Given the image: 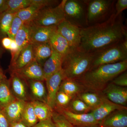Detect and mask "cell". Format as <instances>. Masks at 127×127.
Instances as JSON below:
<instances>
[{
	"label": "cell",
	"mask_w": 127,
	"mask_h": 127,
	"mask_svg": "<svg viewBox=\"0 0 127 127\" xmlns=\"http://www.w3.org/2000/svg\"><path fill=\"white\" fill-rule=\"evenodd\" d=\"M81 35L79 48L89 53L124 40L127 32L122 14L116 16L114 13L104 22L82 28Z\"/></svg>",
	"instance_id": "6da1fadb"
},
{
	"label": "cell",
	"mask_w": 127,
	"mask_h": 127,
	"mask_svg": "<svg viewBox=\"0 0 127 127\" xmlns=\"http://www.w3.org/2000/svg\"><path fill=\"white\" fill-rule=\"evenodd\" d=\"M127 69V60L102 65L89 70L76 81L82 84L86 91L101 93L108 84Z\"/></svg>",
	"instance_id": "7a4b0ae2"
},
{
	"label": "cell",
	"mask_w": 127,
	"mask_h": 127,
	"mask_svg": "<svg viewBox=\"0 0 127 127\" xmlns=\"http://www.w3.org/2000/svg\"><path fill=\"white\" fill-rule=\"evenodd\" d=\"M93 59L92 53L79 48L73 49L63 58L62 68L65 78L77 81L90 70Z\"/></svg>",
	"instance_id": "3957f363"
},
{
	"label": "cell",
	"mask_w": 127,
	"mask_h": 127,
	"mask_svg": "<svg viewBox=\"0 0 127 127\" xmlns=\"http://www.w3.org/2000/svg\"><path fill=\"white\" fill-rule=\"evenodd\" d=\"M92 54L93 59L90 70L102 65L127 60V39L102 48Z\"/></svg>",
	"instance_id": "277c9868"
},
{
	"label": "cell",
	"mask_w": 127,
	"mask_h": 127,
	"mask_svg": "<svg viewBox=\"0 0 127 127\" xmlns=\"http://www.w3.org/2000/svg\"><path fill=\"white\" fill-rule=\"evenodd\" d=\"M87 4V21L88 26L102 23L115 13L116 0H86Z\"/></svg>",
	"instance_id": "5b68a950"
},
{
	"label": "cell",
	"mask_w": 127,
	"mask_h": 127,
	"mask_svg": "<svg viewBox=\"0 0 127 127\" xmlns=\"http://www.w3.org/2000/svg\"><path fill=\"white\" fill-rule=\"evenodd\" d=\"M66 21L79 28L88 27L86 0H66L64 7Z\"/></svg>",
	"instance_id": "8992f818"
},
{
	"label": "cell",
	"mask_w": 127,
	"mask_h": 127,
	"mask_svg": "<svg viewBox=\"0 0 127 127\" xmlns=\"http://www.w3.org/2000/svg\"><path fill=\"white\" fill-rule=\"evenodd\" d=\"M66 0H62L56 6L41 9L32 22L39 26H57L65 20L64 7Z\"/></svg>",
	"instance_id": "52a82bcc"
},
{
	"label": "cell",
	"mask_w": 127,
	"mask_h": 127,
	"mask_svg": "<svg viewBox=\"0 0 127 127\" xmlns=\"http://www.w3.org/2000/svg\"><path fill=\"white\" fill-rule=\"evenodd\" d=\"M53 110L60 113L74 127H100L91 112L88 113H74L66 108H56Z\"/></svg>",
	"instance_id": "ba28073f"
},
{
	"label": "cell",
	"mask_w": 127,
	"mask_h": 127,
	"mask_svg": "<svg viewBox=\"0 0 127 127\" xmlns=\"http://www.w3.org/2000/svg\"><path fill=\"white\" fill-rule=\"evenodd\" d=\"M65 78L62 68L48 77L45 80L47 98V104L53 110L56 105V98L62 81Z\"/></svg>",
	"instance_id": "9c48e42d"
},
{
	"label": "cell",
	"mask_w": 127,
	"mask_h": 127,
	"mask_svg": "<svg viewBox=\"0 0 127 127\" xmlns=\"http://www.w3.org/2000/svg\"><path fill=\"white\" fill-rule=\"evenodd\" d=\"M57 32L68 42L72 49L78 48L81 42V28L65 20L57 27Z\"/></svg>",
	"instance_id": "30bf717a"
},
{
	"label": "cell",
	"mask_w": 127,
	"mask_h": 127,
	"mask_svg": "<svg viewBox=\"0 0 127 127\" xmlns=\"http://www.w3.org/2000/svg\"><path fill=\"white\" fill-rule=\"evenodd\" d=\"M10 87L14 96L26 102L31 101L27 80L14 72H10Z\"/></svg>",
	"instance_id": "8fae6325"
},
{
	"label": "cell",
	"mask_w": 127,
	"mask_h": 127,
	"mask_svg": "<svg viewBox=\"0 0 127 127\" xmlns=\"http://www.w3.org/2000/svg\"><path fill=\"white\" fill-rule=\"evenodd\" d=\"M101 93L112 102L127 107V87L119 86L111 82L107 85Z\"/></svg>",
	"instance_id": "7c38bea8"
},
{
	"label": "cell",
	"mask_w": 127,
	"mask_h": 127,
	"mask_svg": "<svg viewBox=\"0 0 127 127\" xmlns=\"http://www.w3.org/2000/svg\"><path fill=\"white\" fill-rule=\"evenodd\" d=\"M10 72H15L26 80L45 81L42 66L35 59L23 68Z\"/></svg>",
	"instance_id": "4fadbf2b"
},
{
	"label": "cell",
	"mask_w": 127,
	"mask_h": 127,
	"mask_svg": "<svg viewBox=\"0 0 127 127\" xmlns=\"http://www.w3.org/2000/svg\"><path fill=\"white\" fill-rule=\"evenodd\" d=\"M126 108L127 107L112 102L103 95L101 102L97 107L92 110L91 112L96 121L100 124L104 119L114 111Z\"/></svg>",
	"instance_id": "5bb4252c"
},
{
	"label": "cell",
	"mask_w": 127,
	"mask_h": 127,
	"mask_svg": "<svg viewBox=\"0 0 127 127\" xmlns=\"http://www.w3.org/2000/svg\"><path fill=\"white\" fill-rule=\"evenodd\" d=\"M27 102L16 98L2 108L10 124L21 122L22 116Z\"/></svg>",
	"instance_id": "9a60e30c"
},
{
	"label": "cell",
	"mask_w": 127,
	"mask_h": 127,
	"mask_svg": "<svg viewBox=\"0 0 127 127\" xmlns=\"http://www.w3.org/2000/svg\"><path fill=\"white\" fill-rule=\"evenodd\" d=\"M100 127H127V108L117 110L100 123Z\"/></svg>",
	"instance_id": "2e32d148"
},
{
	"label": "cell",
	"mask_w": 127,
	"mask_h": 127,
	"mask_svg": "<svg viewBox=\"0 0 127 127\" xmlns=\"http://www.w3.org/2000/svg\"><path fill=\"white\" fill-rule=\"evenodd\" d=\"M32 100L47 102V94L45 81L27 80Z\"/></svg>",
	"instance_id": "e0dca14e"
},
{
	"label": "cell",
	"mask_w": 127,
	"mask_h": 127,
	"mask_svg": "<svg viewBox=\"0 0 127 127\" xmlns=\"http://www.w3.org/2000/svg\"><path fill=\"white\" fill-rule=\"evenodd\" d=\"M31 25L32 44L49 42L51 35L57 29L56 26H39L34 25L32 22Z\"/></svg>",
	"instance_id": "ac0fdd59"
},
{
	"label": "cell",
	"mask_w": 127,
	"mask_h": 127,
	"mask_svg": "<svg viewBox=\"0 0 127 127\" xmlns=\"http://www.w3.org/2000/svg\"><path fill=\"white\" fill-rule=\"evenodd\" d=\"M52 48L51 55L42 65L45 80L62 68L63 57Z\"/></svg>",
	"instance_id": "d6986e66"
},
{
	"label": "cell",
	"mask_w": 127,
	"mask_h": 127,
	"mask_svg": "<svg viewBox=\"0 0 127 127\" xmlns=\"http://www.w3.org/2000/svg\"><path fill=\"white\" fill-rule=\"evenodd\" d=\"M49 42L55 51L63 57L73 50L67 41L57 31L53 32L50 37Z\"/></svg>",
	"instance_id": "ffe728a7"
},
{
	"label": "cell",
	"mask_w": 127,
	"mask_h": 127,
	"mask_svg": "<svg viewBox=\"0 0 127 127\" xmlns=\"http://www.w3.org/2000/svg\"><path fill=\"white\" fill-rule=\"evenodd\" d=\"M34 59L32 45L30 44L21 51L15 62L9 66V71L16 70L23 68Z\"/></svg>",
	"instance_id": "44dd1931"
},
{
	"label": "cell",
	"mask_w": 127,
	"mask_h": 127,
	"mask_svg": "<svg viewBox=\"0 0 127 127\" xmlns=\"http://www.w3.org/2000/svg\"><path fill=\"white\" fill-rule=\"evenodd\" d=\"M34 59L42 66L52 53V48L50 42L32 43Z\"/></svg>",
	"instance_id": "7402d4cb"
},
{
	"label": "cell",
	"mask_w": 127,
	"mask_h": 127,
	"mask_svg": "<svg viewBox=\"0 0 127 127\" xmlns=\"http://www.w3.org/2000/svg\"><path fill=\"white\" fill-rule=\"evenodd\" d=\"M59 91L63 92L73 98L86 91L83 86L78 82L66 78L62 81Z\"/></svg>",
	"instance_id": "603a6c76"
},
{
	"label": "cell",
	"mask_w": 127,
	"mask_h": 127,
	"mask_svg": "<svg viewBox=\"0 0 127 127\" xmlns=\"http://www.w3.org/2000/svg\"><path fill=\"white\" fill-rule=\"evenodd\" d=\"M31 34V22L29 23H24L16 35L14 39L18 46L19 54L21 51L25 48L30 44H32Z\"/></svg>",
	"instance_id": "cb8c5ba5"
},
{
	"label": "cell",
	"mask_w": 127,
	"mask_h": 127,
	"mask_svg": "<svg viewBox=\"0 0 127 127\" xmlns=\"http://www.w3.org/2000/svg\"><path fill=\"white\" fill-rule=\"evenodd\" d=\"M77 96L93 110L101 102L103 94L102 93L85 91Z\"/></svg>",
	"instance_id": "d4e9b609"
},
{
	"label": "cell",
	"mask_w": 127,
	"mask_h": 127,
	"mask_svg": "<svg viewBox=\"0 0 127 127\" xmlns=\"http://www.w3.org/2000/svg\"><path fill=\"white\" fill-rule=\"evenodd\" d=\"M16 99L12 92L9 79H4L0 83V107L5 106Z\"/></svg>",
	"instance_id": "484cf974"
},
{
	"label": "cell",
	"mask_w": 127,
	"mask_h": 127,
	"mask_svg": "<svg viewBox=\"0 0 127 127\" xmlns=\"http://www.w3.org/2000/svg\"><path fill=\"white\" fill-rule=\"evenodd\" d=\"M31 102L39 122L52 118L53 110L46 103L35 100Z\"/></svg>",
	"instance_id": "4316f807"
},
{
	"label": "cell",
	"mask_w": 127,
	"mask_h": 127,
	"mask_svg": "<svg viewBox=\"0 0 127 127\" xmlns=\"http://www.w3.org/2000/svg\"><path fill=\"white\" fill-rule=\"evenodd\" d=\"M21 122L27 127H32L39 122L31 101L27 102L25 105Z\"/></svg>",
	"instance_id": "83f0119b"
},
{
	"label": "cell",
	"mask_w": 127,
	"mask_h": 127,
	"mask_svg": "<svg viewBox=\"0 0 127 127\" xmlns=\"http://www.w3.org/2000/svg\"><path fill=\"white\" fill-rule=\"evenodd\" d=\"M41 8L35 5L31 4L29 6L22 9L15 13L23 23L31 22Z\"/></svg>",
	"instance_id": "f1b7e54d"
},
{
	"label": "cell",
	"mask_w": 127,
	"mask_h": 127,
	"mask_svg": "<svg viewBox=\"0 0 127 127\" xmlns=\"http://www.w3.org/2000/svg\"><path fill=\"white\" fill-rule=\"evenodd\" d=\"M15 14L2 12L0 14V40L7 37L10 26Z\"/></svg>",
	"instance_id": "f546056e"
},
{
	"label": "cell",
	"mask_w": 127,
	"mask_h": 127,
	"mask_svg": "<svg viewBox=\"0 0 127 127\" xmlns=\"http://www.w3.org/2000/svg\"><path fill=\"white\" fill-rule=\"evenodd\" d=\"M66 108L71 112L77 114L88 113L92 110L91 108L77 96L72 99Z\"/></svg>",
	"instance_id": "4dcf8cb0"
},
{
	"label": "cell",
	"mask_w": 127,
	"mask_h": 127,
	"mask_svg": "<svg viewBox=\"0 0 127 127\" xmlns=\"http://www.w3.org/2000/svg\"><path fill=\"white\" fill-rule=\"evenodd\" d=\"M31 0H7L6 12L15 14L22 9L29 6Z\"/></svg>",
	"instance_id": "1f68e13d"
},
{
	"label": "cell",
	"mask_w": 127,
	"mask_h": 127,
	"mask_svg": "<svg viewBox=\"0 0 127 127\" xmlns=\"http://www.w3.org/2000/svg\"><path fill=\"white\" fill-rule=\"evenodd\" d=\"M72 98L63 92L58 91L56 96L55 108H67Z\"/></svg>",
	"instance_id": "d6a6232c"
},
{
	"label": "cell",
	"mask_w": 127,
	"mask_h": 127,
	"mask_svg": "<svg viewBox=\"0 0 127 127\" xmlns=\"http://www.w3.org/2000/svg\"><path fill=\"white\" fill-rule=\"evenodd\" d=\"M24 23L18 16L15 15L12 21L7 36L14 40L16 35L23 26Z\"/></svg>",
	"instance_id": "836d02e7"
},
{
	"label": "cell",
	"mask_w": 127,
	"mask_h": 127,
	"mask_svg": "<svg viewBox=\"0 0 127 127\" xmlns=\"http://www.w3.org/2000/svg\"><path fill=\"white\" fill-rule=\"evenodd\" d=\"M52 119L57 127H73L62 114L55 110H53Z\"/></svg>",
	"instance_id": "e575fe53"
},
{
	"label": "cell",
	"mask_w": 127,
	"mask_h": 127,
	"mask_svg": "<svg viewBox=\"0 0 127 127\" xmlns=\"http://www.w3.org/2000/svg\"><path fill=\"white\" fill-rule=\"evenodd\" d=\"M61 2L56 0H31V4L35 5L43 9L45 7L56 6Z\"/></svg>",
	"instance_id": "d590c367"
},
{
	"label": "cell",
	"mask_w": 127,
	"mask_h": 127,
	"mask_svg": "<svg viewBox=\"0 0 127 127\" xmlns=\"http://www.w3.org/2000/svg\"><path fill=\"white\" fill-rule=\"evenodd\" d=\"M111 83L114 84L122 87H127V72H124L119 74L113 79Z\"/></svg>",
	"instance_id": "8d00e7d4"
},
{
	"label": "cell",
	"mask_w": 127,
	"mask_h": 127,
	"mask_svg": "<svg viewBox=\"0 0 127 127\" xmlns=\"http://www.w3.org/2000/svg\"><path fill=\"white\" fill-rule=\"evenodd\" d=\"M127 8V0H116L114 5L115 15L117 16L122 14L123 11Z\"/></svg>",
	"instance_id": "74e56055"
},
{
	"label": "cell",
	"mask_w": 127,
	"mask_h": 127,
	"mask_svg": "<svg viewBox=\"0 0 127 127\" xmlns=\"http://www.w3.org/2000/svg\"><path fill=\"white\" fill-rule=\"evenodd\" d=\"M32 127H57L53 122L52 119L38 122L35 126Z\"/></svg>",
	"instance_id": "f35d334b"
},
{
	"label": "cell",
	"mask_w": 127,
	"mask_h": 127,
	"mask_svg": "<svg viewBox=\"0 0 127 127\" xmlns=\"http://www.w3.org/2000/svg\"><path fill=\"white\" fill-rule=\"evenodd\" d=\"M10 124L0 107V127H10Z\"/></svg>",
	"instance_id": "ab89813d"
},
{
	"label": "cell",
	"mask_w": 127,
	"mask_h": 127,
	"mask_svg": "<svg viewBox=\"0 0 127 127\" xmlns=\"http://www.w3.org/2000/svg\"><path fill=\"white\" fill-rule=\"evenodd\" d=\"M12 39L9 38L8 36L4 37L1 40V45L5 50H9L11 45Z\"/></svg>",
	"instance_id": "60d3db41"
},
{
	"label": "cell",
	"mask_w": 127,
	"mask_h": 127,
	"mask_svg": "<svg viewBox=\"0 0 127 127\" xmlns=\"http://www.w3.org/2000/svg\"><path fill=\"white\" fill-rule=\"evenodd\" d=\"M7 0H0V14L6 11Z\"/></svg>",
	"instance_id": "b9f144b4"
},
{
	"label": "cell",
	"mask_w": 127,
	"mask_h": 127,
	"mask_svg": "<svg viewBox=\"0 0 127 127\" xmlns=\"http://www.w3.org/2000/svg\"><path fill=\"white\" fill-rule=\"evenodd\" d=\"M10 127H27L25 126L21 122L13 123L10 124Z\"/></svg>",
	"instance_id": "7bdbcfd3"
},
{
	"label": "cell",
	"mask_w": 127,
	"mask_h": 127,
	"mask_svg": "<svg viewBox=\"0 0 127 127\" xmlns=\"http://www.w3.org/2000/svg\"><path fill=\"white\" fill-rule=\"evenodd\" d=\"M6 78L7 77L4 73L2 68L0 67V83Z\"/></svg>",
	"instance_id": "ee69618b"
},
{
	"label": "cell",
	"mask_w": 127,
	"mask_h": 127,
	"mask_svg": "<svg viewBox=\"0 0 127 127\" xmlns=\"http://www.w3.org/2000/svg\"><path fill=\"white\" fill-rule=\"evenodd\" d=\"M5 52V50L1 45V40H0V58H1L2 55Z\"/></svg>",
	"instance_id": "f6af8a7d"
},
{
	"label": "cell",
	"mask_w": 127,
	"mask_h": 127,
	"mask_svg": "<svg viewBox=\"0 0 127 127\" xmlns=\"http://www.w3.org/2000/svg\"><path fill=\"white\" fill-rule=\"evenodd\" d=\"M73 127H74V126H73Z\"/></svg>",
	"instance_id": "bcb514c9"
}]
</instances>
